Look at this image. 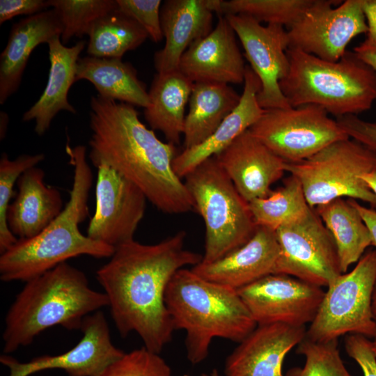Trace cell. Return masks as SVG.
I'll return each instance as SVG.
<instances>
[{"label":"cell","mask_w":376,"mask_h":376,"mask_svg":"<svg viewBox=\"0 0 376 376\" xmlns=\"http://www.w3.org/2000/svg\"><path fill=\"white\" fill-rule=\"evenodd\" d=\"M185 238L180 230L154 244L132 240L116 247L96 272L120 336L136 332L146 348L158 354L175 330L165 304L167 285L177 271L203 259L185 248Z\"/></svg>","instance_id":"cell-1"},{"label":"cell","mask_w":376,"mask_h":376,"mask_svg":"<svg viewBox=\"0 0 376 376\" xmlns=\"http://www.w3.org/2000/svg\"><path fill=\"white\" fill-rule=\"evenodd\" d=\"M88 157L136 185L159 210L171 214L195 210L182 179L173 170L175 145L164 143L139 119L134 106L97 95L90 102Z\"/></svg>","instance_id":"cell-2"},{"label":"cell","mask_w":376,"mask_h":376,"mask_svg":"<svg viewBox=\"0 0 376 376\" xmlns=\"http://www.w3.org/2000/svg\"><path fill=\"white\" fill-rule=\"evenodd\" d=\"M66 152L74 175L70 198L61 212L39 234L18 240L1 254L0 279L4 282L29 281L79 256L110 258L115 249L83 235L79 225L88 214V196L93 173L84 146L71 147Z\"/></svg>","instance_id":"cell-3"},{"label":"cell","mask_w":376,"mask_h":376,"mask_svg":"<svg viewBox=\"0 0 376 376\" xmlns=\"http://www.w3.org/2000/svg\"><path fill=\"white\" fill-rule=\"evenodd\" d=\"M105 306L106 294L92 289L82 271L63 263L25 282L6 315L3 352L31 344L54 326L80 329L87 315Z\"/></svg>","instance_id":"cell-4"},{"label":"cell","mask_w":376,"mask_h":376,"mask_svg":"<svg viewBox=\"0 0 376 376\" xmlns=\"http://www.w3.org/2000/svg\"><path fill=\"white\" fill-rule=\"evenodd\" d=\"M164 299L174 329L186 333L187 357L194 365L205 360L214 338L240 343L257 327L237 290L207 281L191 269L174 274Z\"/></svg>","instance_id":"cell-5"},{"label":"cell","mask_w":376,"mask_h":376,"mask_svg":"<svg viewBox=\"0 0 376 376\" xmlns=\"http://www.w3.org/2000/svg\"><path fill=\"white\" fill-rule=\"evenodd\" d=\"M288 75L279 81L292 107L315 104L336 118L369 110L376 102V72L354 52L328 61L288 48Z\"/></svg>","instance_id":"cell-6"},{"label":"cell","mask_w":376,"mask_h":376,"mask_svg":"<svg viewBox=\"0 0 376 376\" xmlns=\"http://www.w3.org/2000/svg\"><path fill=\"white\" fill-rule=\"evenodd\" d=\"M183 179L205 226L202 263L222 258L253 237L257 226L248 203L215 157L201 163Z\"/></svg>","instance_id":"cell-7"},{"label":"cell","mask_w":376,"mask_h":376,"mask_svg":"<svg viewBox=\"0 0 376 376\" xmlns=\"http://www.w3.org/2000/svg\"><path fill=\"white\" fill-rule=\"evenodd\" d=\"M375 163V150L348 138L303 161L286 163L285 170L299 181L312 208L346 197L376 209V196L361 178Z\"/></svg>","instance_id":"cell-8"},{"label":"cell","mask_w":376,"mask_h":376,"mask_svg":"<svg viewBox=\"0 0 376 376\" xmlns=\"http://www.w3.org/2000/svg\"><path fill=\"white\" fill-rule=\"evenodd\" d=\"M375 281L376 249L366 251L350 272L341 274L327 287L306 337L322 342L347 334L376 338L371 309Z\"/></svg>","instance_id":"cell-9"},{"label":"cell","mask_w":376,"mask_h":376,"mask_svg":"<svg viewBox=\"0 0 376 376\" xmlns=\"http://www.w3.org/2000/svg\"><path fill=\"white\" fill-rule=\"evenodd\" d=\"M249 130L287 163L303 161L335 141L350 138L336 120L315 104L265 109Z\"/></svg>","instance_id":"cell-10"},{"label":"cell","mask_w":376,"mask_h":376,"mask_svg":"<svg viewBox=\"0 0 376 376\" xmlns=\"http://www.w3.org/2000/svg\"><path fill=\"white\" fill-rule=\"evenodd\" d=\"M275 234L279 254L273 274L321 288L328 287L342 274L334 241L314 208Z\"/></svg>","instance_id":"cell-11"},{"label":"cell","mask_w":376,"mask_h":376,"mask_svg":"<svg viewBox=\"0 0 376 376\" xmlns=\"http://www.w3.org/2000/svg\"><path fill=\"white\" fill-rule=\"evenodd\" d=\"M313 0L287 29L289 47L328 61L340 60L357 36L367 33L362 0Z\"/></svg>","instance_id":"cell-12"},{"label":"cell","mask_w":376,"mask_h":376,"mask_svg":"<svg viewBox=\"0 0 376 376\" xmlns=\"http://www.w3.org/2000/svg\"><path fill=\"white\" fill-rule=\"evenodd\" d=\"M224 16L240 39L251 68L260 81L258 94L260 106L263 109L292 107L279 86L290 68L287 30L278 24L263 26L246 15Z\"/></svg>","instance_id":"cell-13"},{"label":"cell","mask_w":376,"mask_h":376,"mask_svg":"<svg viewBox=\"0 0 376 376\" xmlns=\"http://www.w3.org/2000/svg\"><path fill=\"white\" fill-rule=\"evenodd\" d=\"M237 291L257 325L305 327L314 320L324 295L321 287L280 274L265 276Z\"/></svg>","instance_id":"cell-14"},{"label":"cell","mask_w":376,"mask_h":376,"mask_svg":"<svg viewBox=\"0 0 376 376\" xmlns=\"http://www.w3.org/2000/svg\"><path fill=\"white\" fill-rule=\"evenodd\" d=\"M97 169L95 209L86 235L116 249L134 240L148 199L136 185L111 167L101 165Z\"/></svg>","instance_id":"cell-15"},{"label":"cell","mask_w":376,"mask_h":376,"mask_svg":"<svg viewBox=\"0 0 376 376\" xmlns=\"http://www.w3.org/2000/svg\"><path fill=\"white\" fill-rule=\"evenodd\" d=\"M80 330L82 338L65 353L42 355L25 363L3 354L0 362L9 368V376H29L49 369L63 370L68 376H101L125 352L113 344L107 319L101 310L87 315Z\"/></svg>","instance_id":"cell-16"},{"label":"cell","mask_w":376,"mask_h":376,"mask_svg":"<svg viewBox=\"0 0 376 376\" xmlns=\"http://www.w3.org/2000/svg\"><path fill=\"white\" fill-rule=\"evenodd\" d=\"M305 327L276 323L257 325L226 357L225 376H283L287 354L304 338ZM219 376L214 370L211 375Z\"/></svg>","instance_id":"cell-17"},{"label":"cell","mask_w":376,"mask_h":376,"mask_svg":"<svg viewBox=\"0 0 376 376\" xmlns=\"http://www.w3.org/2000/svg\"><path fill=\"white\" fill-rule=\"evenodd\" d=\"M235 36L226 17L219 15L215 28L183 54L178 70L194 83H243L246 65Z\"/></svg>","instance_id":"cell-18"},{"label":"cell","mask_w":376,"mask_h":376,"mask_svg":"<svg viewBox=\"0 0 376 376\" xmlns=\"http://www.w3.org/2000/svg\"><path fill=\"white\" fill-rule=\"evenodd\" d=\"M221 0H167L161 6L160 19L165 45L154 55L157 72L179 69L180 58L195 42L212 30L213 13Z\"/></svg>","instance_id":"cell-19"},{"label":"cell","mask_w":376,"mask_h":376,"mask_svg":"<svg viewBox=\"0 0 376 376\" xmlns=\"http://www.w3.org/2000/svg\"><path fill=\"white\" fill-rule=\"evenodd\" d=\"M214 157L247 203L267 196L286 171L287 162L249 130Z\"/></svg>","instance_id":"cell-20"},{"label":"cell","mask_w":376,"mask_h":376,"mask_svg":"<svg viewBox=\"0 0 376 376\" xmlns=\"http://www.w3.org/2000/svg\"><path fill=\"white\" fill-rule=\"evenodd\" d=\"M279 254L275 231L257 226L244 245L212 263H199L191 269L201 277L235 290L273 274Z\"/></svg>","instance_id":"cell-21"},{"label":"cell","mask_w":376,"mask_h":376,"mask_svg":"<svg viewBox=\"0 0 376 376\" xmlns=\"http://www.w3.org/2000/svg\"><path fill=\"white\" fill-rule=\"evenodd\" d=\"M260 88L259 78L246 65L238 105L209 138L198 146L183 149L173 159V170L179 178L183 179L201 163L222 152L258 120L265 111L258 101Z\"/></svg>","instance_id":"cell-22"},{"label":"cell","mask_w":376,"mask_h":376,"mask_svg":"<svg viewBox=\"0 0 376 376\" xmlns=\"http://www.w3.org/2000/svg\"><path fill=\"white\" fill-rule=\"evenodd\" d=\"M63 25L53 8L23 18L12 26L0 56V104L15 93L29 56L41 43L61 36Z\"/></svg>","instance_id":"cell-23"},{"label":"cell","mask_w":376,"mask_h":376,"mask_svg":"<svg viewBox=\"0 0 376 376\" xmlns=\"http://www.w3.org/2000/svg\"><path fill=\"white\" fill-rule=\"evenodd\" d=\"M45 172L34 166L17 181V193L7 212V224L18 240L42 232L63 210L60 191L45 183Z\"/></svg>","instance_id":"cell-24"},{"label":"cell","mask_w":376,"mask_h":376,"mask_svg":"<svg viewBox=\"0 0 376 376\" xmlns=\"http://www.w3.org/2000/svg\"><path fill=\"white\" fill-rule=\"evenodd\" d=\"M56 36L47 43L50 68L46 87L38 101L23 115V121H35L34 131L43 135L49 128L55 116L61 111L76 113L70 104L68 94L76 81L77 64L86 42L81 40L75 45L64 46Z\"/></svg>","instance_id":"cell-25"},{"label":"cell","mask_w":376,"mask_h":376,"mask_svg":"<svg viewBox=\"0 0 376 376\" xmlns=\"http://www.w3.org/2000/svg\"><path fill=\"white\" fill-rule=\"evenodd\" d=\"M194 82L179 70L157 72L148 95L149 105L144 116L151 130L160 131L168 142L180 143L185 122V107L189 100Z\"/></svg>","instance_id":"cell-26"},{"label":"cell","mask_w":376,"mask_h":376,"mask_svg":"<svg viewBox=\"0 0 376 376\" xmlns=\"http://www.w3.org/2000/svg\"><path fill=\"white\" fill-rule=\"evenodd\" d=\"M240 97L229 84L194 82L185 116L184 149L198 146L209 138L238 105Z\"/></svg>","instance_id":"cell-27"},{"label":"cell","mask_w":376,"mask_h":376,"mask_svg":"<svg viewBox=\"0 0 376 376\" xmlns=\"http://www.w3.org/2000/svg\"><path fill=\"white\" fill-rule=\"evenodd\" d=\"M86 79L100 96L146 108L150 104L145 84L132 64L122 58L84 56L77 64L76 81Z\"/></svg>","instance_id":"cell-28"},{"label":"cell","mask_w":376,"mask_h":376,"mask_svg":"<svg viewBox=\"0 0 376 376\" xmlns=\"http://www.w3.org/2000/svg\"><path fill=\"white\" fill-rule=\"evenodd\" d=\"M314 209L334 241L340 271L346 273L371 246L370 232L349 198H336Z\"/></svg>","instance_id":"cell-29"},{"label":"cell","mask_w":376,"mask_h":376,"mask_svg":"<svg viewBox=\"0 0 376 376\" xmlns=\"http://www.w3.org/2000/svg\"><path fill=\"white\" fill-rule=\"evenodd\" d=\"M88 36L89 56L117 58L138 48L148 38L143 27L118 7L95 20Z\"/></svg>","instance_id":"cell-30"},{"label":"cell","mask_w":376,"mask_h":376,"mask_svg":"<svg viewBox=\"0 0 376 376\" xmlns=\"http://www.w3.org/2000/svg\"><path fill=\"white\" fill-rule=\"evenodd\" d=\"M257 226L276 230L306 217L311 207L299 181L290 175L283 185L263 198L248 203Z\"/></svg>","instance_id":"cell-31"},{"label":"cell","mask_w":376,"mask_h":376,"mask_svg":"<svg viewBox=\"0 0 376 376\" xmlns=\"http://www.w3.org/2000/svg\"><path fill=\"white\" fill-rule=\"evenodd\" d=\"M312 2L313 0H221L217 15H246L260 23L278 24L288 29Z\"/></svg>","instance_id":"cell-32"},{"label":"cell","mask_w":376,"mask_h":376,"mask_svg":"<svg viewBox=\"0 0 376 376\" xmlns=\"http://www.w3.org/2000/svg\"><path fill=\"white\" fill-rule=\"evenodd\" d=\"M63 25V44L72 38L88 35L93 23L118 7L116 0H49Z\"/></svg>","instance_id":"cell-33"},{"label":"cell","mask_w":376,"mask_h":376,"mask_svg":"<svg viewBox=\"0 0 376 376\" xmlns=\"http://www.w3.org/2000/svg\"><path fill=\"white\" fill-rule=\"evenodd\" d=\"M297 352L305 357V363L292 368L285 376H352L340 357L338 339L315 341L305 336Z\"/></svg>","instance_id":"cell-34"},{"label":"cell","mask_w":376,"mask_h":376,"mask_svg":"<svg viewBox=\"0 0 376 376\" xmlns=\"http://www.w3.org/2000/svg\"><path fill=\"white\" fill-rule=\"evenodd\" d=\"M42 153L23 154L15 159H9L6 152L0 158V253L13 246L18 239L11 233L7 224V212L13 193L15 183L27 169L43 161Z\"/></svg>","instance_id":"cell-35"},{"label":"cell","mask_w":376,"mask_h":376,"mask_svg":"<svg viewBox=\"0 0 376 376\" xmlns=\"http://www.w3.org/2000/svg\"><path fill=\"white\" fill-rule=\"evenodd\" d=\"M101 376H173L159 354L144 346L124 354L110 364Z\"/></svg>","instance_id":"cell-36"},{"label":"cell","mask_w":376,"mask_h":376,"mask_svg":"<svg viewBox=\"0 0 376 376\" xmlns=\"http://www.w3.org/2000/svg\"><path fill=\"white\" fill-rule=\"evenodd\" d=\"M118 8L133 18L146 31L153 42L162 40L160 0H116Z\"/></svg>","instance_id":"cell-37"},{"label":"cell","mask_w":376,"mask_h":376,"mask_svg":"<svg viewBox=\"0 0 376 376\" xmlns=\"http://www.w3.org/2000/svg\"><path fill=\"white\" fill-rule=\"evenodd\" d=\"M345 348L349 357L360 366L363 376H376V355L371 340L362 335L348 334Z\"/></svg>","instance_id":"cell-38"},{"label":"cell","mask_w":376,"mask_h":376,"mask_svg":"<svg viewBox=\"0 0 376 376\" xmlns=\"http://www.w3.org/2000/svg\"><path fill=\"white\" fill-rule=\"evenodd\" d=\"M336 120L350 138L376 151V123L366 121L357 115H346Z\"/></svg>","instance_id":"cell-39"},{"label":"cell","mask_w":376,"mask_h":376,"mask_svg":"<svg viewBox=\"0 0 376 376\" xmlns=\"http://www.w3.org/2000/svg\"><path fill=\"white\" fill-rule=\"evenodd\" d=\"M50 8L49 0H1L0 24L18 15L31 16Z\"/></svg>","instance_id":"cell-40"},{"label":"cell","mask_w":376,"mask_h":376,"mask_svg":"<svg viewBox=\"0 0 376 376\" xmlns=\"http://www.w3.org/2000/svg\"><path fill=\"white\" fill-rule=\"evenodd\" d=\"M350 203L357 210L366 224L371 237V246L376 247V209L359 204L357 200L349 198Z\"/></svg>","instance_id":"cell-41"},{"label":"cell","mask_w":376,"mask_h":376,"mask_svg":"<svg viewBox=\"0 0 376 376\" xmlns=\"http://www.w3.org/2000/svg\"><path fill=\"white\" fill-rule=\"evenodd\" d=\"M362 9L368 26L366 40L376 42V0H362Z\"/></svg>","instance_id":"cell-42"},{"label":"cell","mask_w":376,"mask_h":376,"mask_svg":"<svg viewBox=\"0 0 376 376\" xmlns=\"http://www.w3.org/2000/svg\"><path fill=\"white\" fill-rule=\"evenodd\" d=\"M354 52L376 72V42L365 40L354 48Z\"/></svg>","instance_id":"cell-43"},{"label":"cell","mask_w":376,"mask_h":376,"mask_svg":"<svg viewBox=\"0 0 376 376\" xmlns=\"http://www.w3.org/2000/svg\"><path fill=\"white\" fill-rule=\"evenodd\" d=\"M361 178L376 196V163L369 172L361 176Z\"/></svg>","instance_id":"cell-44"},{"label":"cell","mask_w":376,"mask_h":376,"mask_svg":"<svg viewBox=\"0 0 376 376\" xmlns=\"http://www.w3.org/2000/svg\"><path fill=\"white\" fill-rule=\"evenodd\" d=\"M1 139H3L8 124V116L6 113L1 111Z\"/></svg>","instance_id":"cell-45"},{"label":"cell","mask_w":376,"mask_h":376,"mask_svg":"<svg viewBox=\"0 0 376 376\" xmlns=\"http://www.w3.org/2000/svg\"><path fill=\"white\" fill-rule=\"evenodd\" d=\"M371 309L373 318L376 322V281L375 283L373 295H372V302H371Z\"/></svg>","instance_id":"cell-46"},{"label":"cell","mask_w":376,"mask_h":376,"mask_svg":"<svg viewBox=\"0 0 376 376\" xmlns=\"http://www.w3.org/2000/svg\"><path fill=\"white\" fill-rule=\"evenodd\" d=\"M372 348L376 355V338H375L374 340L372 341Z\"/></svg>","instance_id":"cell-47"},{"label":"cell","mask_w":376,"mask_h":376,"mask_svg":"<svg viewBox=\"0 0 376 376\" xmlns=\"http://www.w3.org/2000/svg\"><path fill=\"white\" fill-rule=\"evenodd\" d=\"M183 376H189V375H184Z\"/></svg>","instance_id":"cell-48"}]
</instances>
